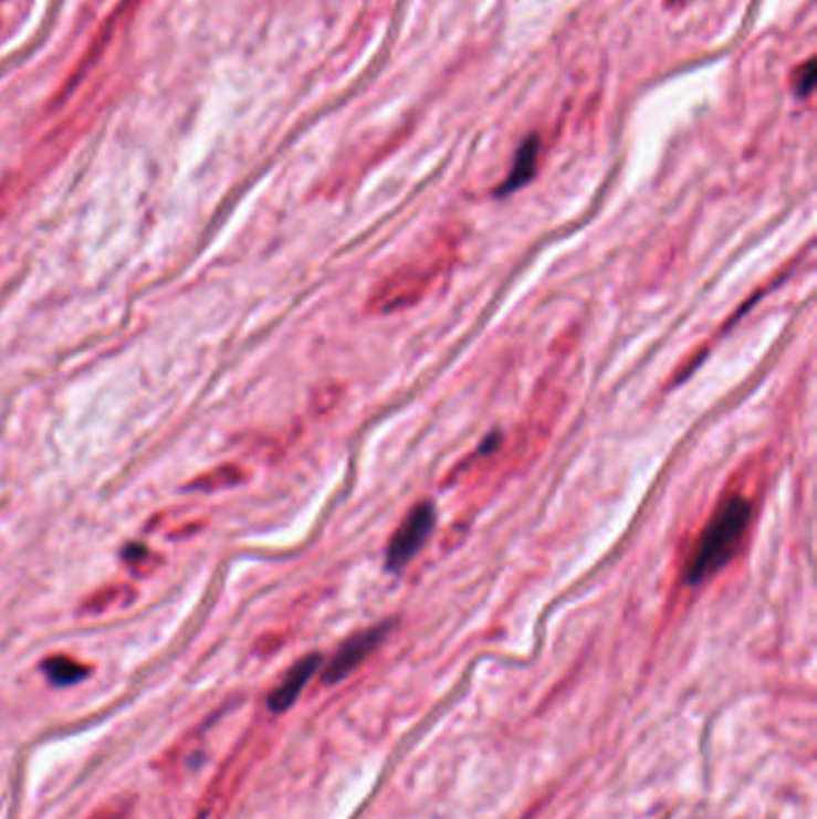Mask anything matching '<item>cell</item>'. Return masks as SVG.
<instances>
[{
  "label": "cell",
  "instance_id": "5",
  "mask_svg": "<svg viewBox=\"0 0 817 819\" xmlns=\"http://www.w3.org/2000/svg\"><path fill=\"white\" fill-rule=\"evenodd\" d=\"M537 158H540V137L533 135V137H527L523 141V147L519 149V154H515V161L511 166L509 178L501 182V187L496 190V197H506L515 190H521L523 185L533 180L535 170H537Z\"/></svg>",
  "mask_w": 817,
  "mask_h": 819
},
{
  "label": "cell",
  "instance_id": "1",
  "mask_svg": "<svg viewBox=\"0 0 817 819\" xmlns=\"http://www.w3.org/2000/svg\"><path fill=\"white\" fill-rule=\"evenodd\" d=\"M751 521L753 506L748 498L743 496L726 498L722 506L716 508L705 532H702L698 539L695 552L685 568V582L702 585L708 578H712L714 573H720L729 560L739 554Z\"/></svg>",
  "mask_w": 817,
  "mask_h": 819
},
{
  "label": "cell",
  "instance_id": "7",
  "mask_svg": "<svg viewBox=\"0 0 817 819\" xmlns=\"http://www.w3.org/2000/svg\"><path fill=\"white\" fill-rule=\"evenodd\" d=\"M813 84H815V61L810 57V61L796 72V86H794L796 96H808Z\"/></svg>",
  "mask_w": 817,
  "mask_h": 819
},
{
  "label": "cell",
  "instance_id": "3",
  "mask_svg": "<svg viewBox=\"0 0 817 819\" xmlns=\"http://www.w3.org/2000/svg\"><path fill=\"white\" fill-rule=\"evenodd\" d=\"M391 628H394V623H381V626L357 632V636H353L350 640L343 642L341 650L334 654V659L328 661V666L324 671V683L334 685V683L346 681L348 675L357 666H363L365 661L369 659V654L375 652L377 647L386 640V636H389Z\"/></svg>",
  "mask_w": 817,
  "mask_h": 819
},
{
  "label": "cell",
  "instance_id": "6",
  "mask_svg": "<svg viewBox=\"0 0 817 819\" xmlns=\"http://www.w3.org/2000/svg\"><path fill=\"white\" fill-rule=\"evenodd\" d=\"M41 671L46 673V679L59 685V687H67V685H75L80 683L84 675H87V669H84L82 664H77V661L67 659V657H51L49 661H44V666H41Z\"/></svg>",
  "mask_w": 817,
  "mask_h": 819
},
{
  "label": "cell",
  "instance_id": "2",
  "mask_svg": "<svg viewBox=\"0 0 817 819\" xmlns=\"http://www.w3.org/2000/svg\"><path fill=\"white\" fill-rule=\"evenodd\" d=\"M434 523L437 508L432 503H420V506H415L406 521L394 532L389 549H386V570L391 573L404 570L410 560L422 552L427 539L432 537Z\"/></svg>",
  "mask_w": 817,
  "mask_h": 819
},
{
  "label": "cell",
  "instance_id": "4",
  "mask_svg": "<svg viewBox=\"0 0 817 819\" xmlns=\"http://www.w3.org/2000/svg\"><path fill=\"white\" fill-rule=\"evenodd\" d=\"M320 666H322L320 654H310L305 659H300L297 664L285 673L281 685L269 695V710L276 714L289 712L295 704V700L300 697V693H303V687L312 681V675L320 671Z\"/></svg>",
  "mask_w": 817,
  "mask_h": 819
}]
</instances>
